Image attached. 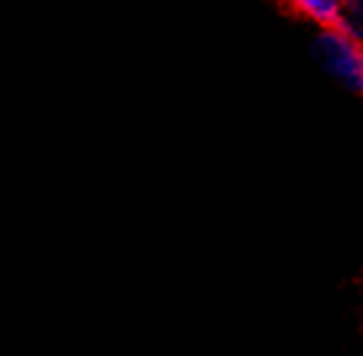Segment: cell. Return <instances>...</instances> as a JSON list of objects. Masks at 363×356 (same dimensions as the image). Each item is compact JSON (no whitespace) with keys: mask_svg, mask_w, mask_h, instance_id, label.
<instances>
[{"mask_svg":"<svg viewBox=\"0 0 363 356\" xmlns=\"http://www.w3.org/2000/svg\"><path fill=\"white\" fill-rule=\"evenodd\" d=\"M315 57L350 92L363 94V46L350 30L334 27L318 35Z\"/></svg>","mask_w":363,"mask_h":356,"instance_id":"6da1fadb","label":"cell"},{"mask_svg":"<svg viewBox=\"0 0 363 356\" xmlns=\"http://www.w3.org/2000/svg\"><path fill=\"white\" fill-rule=\"evenodd\" d=\"M342 11H345V30H350L355 38L363 35V0H342Z\"/></svg>","mask_w":363,"mask_h":356,"instance_id":"3957f363","label":"cell"},{"mask_svg":"<svg viewBox=\"0 0 363 356\" xmlns=\"http://www.w3.org/2000/svg\"><path fill=\"white\" fill-rule=\"evenodd\" d=\"M299 14H305L307 19L323 24L326 30L342 27L345 24V11H342V0H289Z\"/></svg>","mask_w":363,"mask_h":356,"instance_id":"7a4b0ae2","label":"cell"}]
</instances>
